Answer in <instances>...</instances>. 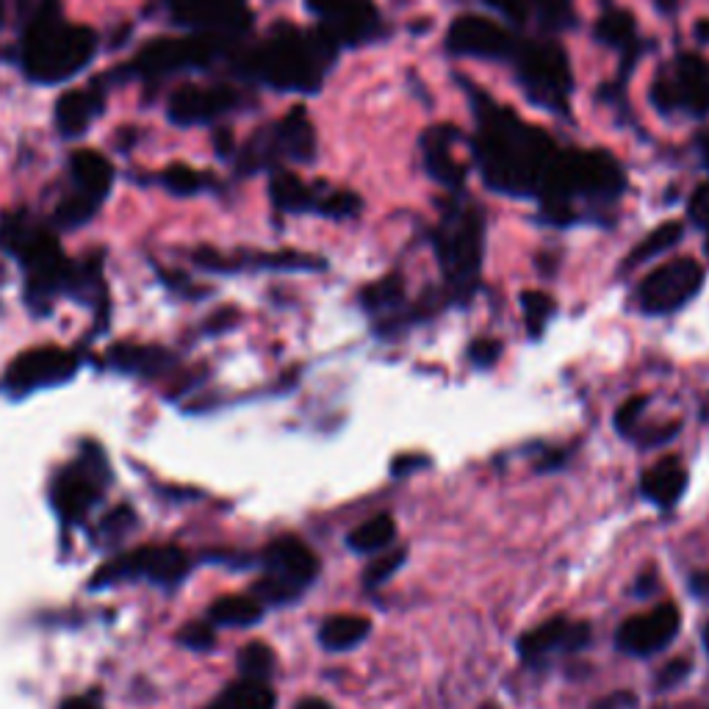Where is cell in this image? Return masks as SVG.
<instances>
[{"instance_id": "4dcf8cb0", "label": "cell", "mask_w": 709, "mask_h": 709, "mask_svg": "<svg viewBox=\"0 0 709 709\" xmlns=\"http://www.w3.org/2000/svg\"><path fill=\"white\" fill-rule=\"evenodd\" d=\"M596 37H599V42L612 44V48L629 44L635 39V17L624 9L605 11L599 26H596Z\"/></svg>"}, {"instance_id": "d6a6232c", "label": "cell", "mask_w": 709, "mask_h": 709, "mask_svg": "<svg viewBox=\"0 0 709 709\" xmlns=\"http://www.w3.org/2000/svg\"><path fill=\"white\" fill-rule=\"evenodd\" d=\"M524 320H527L529 336L538 338L546 331L549 320L555 316V300L544 292H524L521 294Z\"/></svg>"}, {"instance_id": "9f6ffc18", "label": "cell", "mask_w": 709, "mask_h": 709, "mask_svg": "<svg viewBox=\"0 0 709 709\" xmlns=\"http://www.w3.org/2000/svg\"><path fill=\"white\" fill-rule=\"evenodd\" d=\"M0 17H3V6H0Z\"/></svg>"}, {"instance_id": "9a60e30c", "label": "cell", "mask_w": 709, "mask_h": 709, "mask_svg": "<svg viewBox=\"0 0 709 709\" xmlns=\"http://www.w3.org/2000/svg\"><path fill=\"white\" fill-rule=\"evenodd\" d=\"M590 644V624H571L566 618H551L518 640V657L527 662L544 660L551 651H577Z\"/></svg>"}, {"instance_id": "7402d4cb", "label": "cell", "mask_w": 709, "mask_h": 709, "mask_svg": "<svg viewBox=\"0 0 709 709\" xmlns=\"http://www.w3.org/2000/svg\"><path fill=\"white\" fill-rule=\"evenodd\" d=\"M275 139V148L281 150L283 155L297 161H311L316 153V136H314V125H311L308 114L305 109H292L288 111L286 120L275 128L272 133Z\"/></svg>"}, {"instance_id": "277c9868", "label": "cell", "mask_w": 709, "mask_h": 709, "mask_svg": "<svg viewBox=\"0 0 709 709\" xmlns=\"http://www.w3.org/2000/svg\"><path fill=\"white\" fill-rule=\"evenodd\" d=\"M266 577L255 583L253 594L261 605H286L297 599L320 574V560L300 538H277L264 551Z\"/></svg>"}, {"instance_id": "816d5d0a", "label": "cell", "mask_w": 709, "mask_h": 709, "mask_svg": "<svg viewBox=\"0 0 709 709\" xmlns=\"http://www.w3.org/2000/svg\"><path fill=\"white\" fill-rule=\"evenodd\" d=\"M696 585H701V590H707V594H709V574H707V577H701Z\"/></svg>"}, {"instance_id": "f546056e", "label": "cell", "mask_w": 709, "mask_h": 709, "mask_svg": "<svg viewBox=\"0 0 709 709\" xmlns=\"http://www.w3.org/2000/svg\"><path fill=\"white\" fill-rule=\"evenodd\" d=\"M682 233H685L682 222H666V225H660L655 233H649V236H646L644 242L629 253L627 266H638L644 264V261H651L655 255L666 253V250H671L673 244L682 239Z\"/></svg>"}, {"instance_id": "3957f363", "label": "cell", "mask_w": 709, "mask_h": 709, "mask_svg": "<svg viewBox=\"0 0 709 709\" xmlns=\"http://www.w3.org/2000/svg\"><path fill=\"white\" fill-rule=\"evenodd\" d=\"M331 42L333 39L327 33L322 42H316V39L294 31V28H277L275 37L255 55V72L277 89H305V92H314V87L322 78L325 50Z\"/></svg>"}, {"instance_id": "bcb514c9", "label": "cell", "mask_w": 709, "mask_h": 709, "mask_svg": "<svg viewBox=\"0 0 709 709\" xmlns=\"http://www.w3.org/2000/svg\"><path fill=\"white\" fill-rule=\"evenodd\" d=\"M61 709H103L98 699H89V696H75V699H67Z\"/></svg>"}, {"instance_id": "6f0895ef", "label": "cell", "mask_w": 709, "mask_h": 709, "mask_svg": "<svg viewBox=\"0 0 709 709\" xmlns=\"http://www.w3.org/2000/svg\"><path fill=\"white\" fill-rule=\"evenodd\" d=\"M707 253H709V236H707Z\"/></svg>"}, {"instance_id": "83f0119b", "label": "cell", "mask_w": 709, "mask_h": 709, "mask_svg": "<svg viewBox=\"0 0 709 709\" xmlns=\"http://www.w3.org/2000/svg\"><path fill=\"white\" fill-rule=\"evenodd\" d=\"M222 709H275V693L266 682H253V679H242V682L231 685L225 693L216 699Z\"/></svg>"}, {"instance_id": "d590c367", "label": "cell", "mask_w": 709, "mask_h": 709, "mask_svg": "<svg viewBox=\"0 0 709 709\" xmlns=\"http://www.w3.org/2000/svg\"><path fill=\"white\" fill-rule=\"evenodd\" d=\"M161 183H164L166 192L175 194V197H192V194H197L200 189L205 186L203 175H200V172H194L192 166H186V164L166 166L164 175H161Z\"/></svg>"}, {"instance_id": "44dd1931", "label": "cell", "mask_w": 709, "mask_h": 709, "mask_svg": "<svg viewBox=\"0 0 709 709\" xmlns=\"http://www.w3.org/2000/svg\"><path fill=\"white\" fill-rule=\"evenodd\" d=\"M72 178H75V192L103 203L105 194L111 192L114 183V170L98 150H78L70 161Z\"/></svg>"}, {"instance_id": "ba28073f", "label": "cell", "mask_w": 709, "mask_h": 709, "mask_svg": "<svg viewBox=\"0 0 709 709\" xmlns=\"http://www.w3.org/2000/svg\"><path fill=\"white\" fill-rule=\"evenodd\" d=\"M216 50H220V42H216L214 33H203V37L192 39H155L148 48L139 50L131 70L144 78H161L183 70V67L209 64L216 55Z\"/></svg>"}, {"instance_id": "f5cc1de1", "label": "cell", "mask_w": 709, "mask_h": 709, "mask_svg": "<svg viewBox=\"0 0 709 709\" xmlns=\"http://www.w3.org/2000/svg\"><path fill=\"white\" fill-rule=\"evenodd\" d=\"M705 646H707V651H709V624L705 627Z\"/></svg>"}, {"instance_id": "52a82bcc", "label": "cell", "mask_w": 709, "mask_h": 709, "mask_svg": "<svg viewBox=\"0 0 709 709\" xmlns=\"http://www.w3.org/2000/svg\"><path fill=\"white\" fill-rule=\"evenodd\" d=\"M705 286V270L693 259H677L640 283L638 303L646 314H673Z\"/></svg>"}, {"instance_id": "8992f818", "label": "cell", "mask_w": 709, "mask_h": 709, "mask_svg": "<svg viewBox=\"0 0 709 709\" xmlns=\"http://www.w3.org/2000/svg\"><path fill=\"white\" fill-rule=\"evenodd\" d=\"M438 259L455 292H468L483 264V220L477 211L455 214L438 236Z\"/></svg>"}, {"instance_id": "603a6c76", "label": "cell", "mask_w": 709, "mask_h": 709, "mask_svg": "<svg viewBox=\"0 0 709 709\" xmlns=\"http://www.w3.org/2000/svg\"><path fill=\"white\" fill-rule=\"evenodd\" d=\"M175 357L161 347H139V344H120L109 350V366L117 372L139 374V377H153V374L172 368Z\"/></svg>"}, {"instance_id": "ee69618b", "label": "cell", "mask_w": 709, "mask_h": 709, "mask_svg": "<svg viewBox=\"0 0 709 709\" xmlns=\"http://www.w3.org/2000/svg\"><path fill=\"white\" fill-rule=\"evenodd\" d=\"M688 211H690V220H693L696 225L709 227V183L696 189V194H693V200H690Z\"/></svg>"}, {"instance_id": "4fadbf2b", "label": "cell", "mask_w": 709, "mask_h": 709, "mask_svg": "<svg viewBox=\"0 0 709 709\" xmlns=\"http://www.w3.org/2000/svg\"><path fill=\"white\" fill-rule=\"evenodd\" d=\"M98 460H103V457L94 452L92 460L87 457L81 466L67 468V472H61L59 477H55L50 496H53V507L59 510V516L64 518V521H81V518L92 510L94 499L100 496V485L105 483V474H109L105 466L94 468Z\"/></svg>"}, {"instance_id": "cb8c5ba5", "label": "cell", "mask_w": 709, "mask_h": 709, "mask_svg": "<svg viewBox=\"0 0 709 709\" xmlns=\"http://www.w3.org/2000/svg\"><path fill=\"white\" fill-rule=\"evenodd\" d=\"M372 624L363 616H333L322 624L320 640L327 651H350L368 638Z\"/></svg>"}, {"instance_id": "f6af8a7d", "label": "cell", "mask_w": 709, "mask_h": 709, "mask_svg": "<svg viewBox=\"0 0 709 709\" xmlns=\"http://www.w3.org/2000/svg\"><path fill=\"white\" fill-rule=\"evenodd\" d=\"M429 460L424 455H402L396 457L394 463H391V474H394L396 479L402 477H411L413 472H418V468H427Z\"/></svg>"}, {"instance_id": "74e56055", "label": "cell", "mask_w": 709, "mask_h": 709, "mask_svg": "<svg viewBox=\"0 0 709 709\" xmlns=\"http://www.w3.org/2000/svg\"><path fill=\"white\" fill-rule=\"evenodd\" d=\"M316 211L327 216H336V220H344V216H353L361 211V200L353 192H333L327 197L316 200Z\"/></svg>"}, {"instance_id": "d4e9b609", "label": "cell", "mask_w": 709, "mask_h": 709, "mask_svg": "<svg viewBox=\"0 0 709 709\" xmlns=\"http://www.w3.org/2000/svg\"><path fill=\"white\" fill-rule=\"evenodd\" d=\"M449 142H452L449 128H444V131H429V136H427V170L433 172V178H438L440 183H449V186H460L463 175H466V170H463V166L457 164L455 159H452Z\"/></svg>"}, {"instance_id": "f907efd6", "label": "cell", "mask_w": 709, "mask_h": 709, "mask_svg": "<svg viewBox=\"0 0 709 709\" xmlns=\"http://www.w3.org/2000/svg\"><path fill=\"white\" fill-rule=\"evenodd\" d=\"M657 3H660L662 9L668 11V9H673V6H677V0H657Z\"/></svg>"}, {"instance_id": "e575fe53", "label": "cell", "mask_w": 709, "mask_h": 709, "mask_svg": "<svg viewBox=\"0 0 709 709\" xmlns=\"http://www.w3.org/2000/svg\"><path fill=\"white\" fill-rule=\"evenodd\" d=\"M402 294H405V286H402L399 277L388 275V277H383V281L366 286V292L361 294V300H363V308L385 311V308H391V305L399 303Z\"/></svg>"}, {"instance_id": "f1b7e54d", "label": "cell", "mask_w": 709, "mask_h": 709, "mask_svg": "<svg viewBox=\"0 0 709 709\" xmlns=\"http://www.w3.org/2000/svg\"><path fill=\"white\" fill-rule=\"evenodd\" d=\"M394 538H396L394 518H391V516H374L372 521L361 524V527L350 533L347 544H350V549H353V551H361V555H366V551L385 549V546H388Z\"/></svg>"}, {"instance_id": "8fae6325", "label": "cell", "mask_w": 709, "mask_h": 709, "mask_svg": "<svg viewBox=\"0 0 709 709\" xmlns=\"http://www.w3.org/2000/svg\"><path fill=\"white\" fill-rule=\"evenodd\" d=\"M660 109H682L696 111V114H707L709 111V64L705 59L693 53L679 55L677 67H673L671 78H660L651 92Z\"/></svg>"}, {"instance_id": "7a4b0ae2", "label": "cell", "mask_w": 709, "mask_h": 709, "mask_svg": "<svg viewBox=\"0 0 709 709\" xmlns=\"http://www.w3.org/2000/svg\"><path fill=\"white\" fill-rule=\"evenodd\" d=\"M98 50V37L87 26L61 20L55 3H44L22 39V70L37 83H61L78 75Z\"/></svg>"}, {"instance_id": "11a10c76", "label": "cell", "mask_w": 709, "mask_h": 709, "mask_svg": "<svg viewBox=\"0 0 709 709\" xmlns=\"http://www.w3.org/2000/svg\"><path fill=\"white\" fill-rule=\"evenodd\" d=\"M209 709H222V707H220V705H216V701H214V705H211Z\"/></svg>"}, {"instance_id": "6da1fadb", "label": "cell", "mask_w": 709, "mask_h": 709, "mask_svg": "<svg viewBox=\"0 0 709 709\" xmlns=\"http://www.w3.org/2000/svg\"><path fill=\"white\" fill-rule=\"evenodd\" d=\"M479 159L490 186L502 192L527 194L544 183L546 170L555 161V148L540 131L521 125L505 111H494L485 120Z\"/></svg>"}, {"instance_id": "b9f144b4", "label": "cell", "mask_w": 709, "mask_h": 709, "mask_svg": "<svg viewBox=\"0 0 709 709\" xmlns=\"http://www.w3.org/2000/svg\"><path fill=\"white\" fill-rule=\"evenodd\" d=\"M502 355V344L494 342V338H479V342L472 344V350H468V357H472L474 366L479 368H490L496 361H499Z\"/></svg>"}, {"instance_id": "7c38bea8", "label": "cell", "mask_w": 709, "mask_h": 709, "mask_svg": "<svg viewBox=\"0 0 709 709\" xmlns=\"http://www.w3.org/2000/svg\"><path fill=\"white\" fill-rule=\"evenodd\" d=\"M679 629H682V612H679L677 605L666 601V605L655 607L646 616H635L624 621L621 629H618L616 644L627 655L649 657L671 646Z\"/></svg>"}, {"instance_id": "2e32d148", "label": "cell", "mask_w": 709, "mask_h": 709, "mask_svg": "<svg viewBox=\"0 0 709 709\" xmlns=\"http://www.w3.org/2000/svg\"><path fill=\"white\" fill-rule=\"evenodd\" d=\"M236 94L227 87H183L170 100V120L175 125H203L233 109Z\"/></svg>"}, {"instance_id": "ffe728a7", "label": "cell", "mask_w": 709, "mask_h": 709, "mask_svg": "<svg viewBox=\"0 0 709 709\" xmlns=\"http://www.w3.org/2000/svg\"><path fill=\"white\" fill-rule=\"evenodd\" d=\"M685 488H688V468L677 460V457H666L657 463L655 468L644 474L640 490L649 502L660 507H673L682 499Z\"/></svg>"}, {"instance_id": "8d00e7d4", "label": "cell", "mask_w": 709, "mask_h": 709, "mask_svg": "<svg viewBox=\"0 0 709 709\" xmlns=\"http://www.w3.org/2000/svg\"><path fill=\"white\" fill-rule=\"evenodd\" d=\"M405 557H407L405 549H396V551H388L385 557H379V560H374L372 566L366 568V574H363V585L372 590V588H379L383 583H388V577H394V574L402 568Z\"/></svg>"}, {"instance_id": "db71d44e", "label": "cell", "mask_w": 709, "mask_h": 709, "mask_svg": "<svg viewBox=\"0 0 709 709\" xmlns=\"http://www.w3.org/2000/svg\"><path fill=\"white\" fill-rule=\"evenodd\" d=\"M705 153H707V161H709V139L705 142Z\"/></svg>"}, {"instance_id": "836d02e7", "label": "cell", "mask_w": 709, "mask_h": 709, "mask_svg": "<svg viewBox=\"0 0 709 709\" xmlns=\"http://www.w3.org/2000/svg\"><path fill=\"white\" fill-rule=\"evenodd\" d=\"M98 200L87 197V194L81 192H72L70 197L61 200V205L55 209V222H59L61 227H81L83 222H89L98 214Z\"/></svg>"}, {"instance_id": "7bdbcfd3", "label": "cell", "mask_w": 709, "mask_h": 709, "mask_svg": "<svg viewBox=\"0 0 709 709\" xmlns=\"http://www.w3.org/2000/svg\"><path fill=\"white\" fill-rule=\"evenodd\" d=\"M688 673H690V660H671L666 668H662L660 677H657V688L660 690L677 688V685L685 682Z\"/></svg>"}, {"instance_id": "4316f807", "label": "cell", "mask_w": 709, "mask_h": 709, "mask_svg": "<svg viewBox=\"0 0 709 709\" xmlns=\"http://www.w3.org/2000/svg\"><path fill=\"white\" fill-rule=\"evenodd\" d=\"M270 194L272 203L281 211H292V214H300V211L316 209V194L314 189L305 186L297 175L292 172H275L270 183Z\"/></svg>"}, {"instance_id": "7dc6e473", "label": "cell", "mask_w": 709, "mask_h": 709, "mask_svg": "<svg viewBox=\"0 0 709 709\" xmlns=\"http://www.w3.org/2000/svg\"><path fill=\"white\" fill-rule=\"evenodd\" d=\"M635 588H638V594H640V596L655 594V590H657V574H655V571L644 574V577H640L638 583H635Z\"/></svg>"}, {"instance_id": "30bf717a", "label": "cell", "mask_w": 709, "mask_h": 709, "mask_svg": "<svg viewBox=\"0 0 709 709\" xmlns=\"http://www.w3.org/2000/svg\"><path fill=\"white\" fill-rule=\"evenodd\" d=\"M78 357L59 347H37L17 357L6 372V388L11 394H28L37 388L67 383L75 374Z\"/></svg>"}, {"instance_id": "5bb4252c", "label": "cell", "mask_w": 709, "mask_h": 709, "mask_svg": "<svg viewBox=\"0 0 709 709\" xmlns=\"http://www.w3.org/2000/svg\"><path fill=\"white\" fill-rule=\"evenodd\" d=\"M311 11L325 22V33L333 42H357L377 22L372 0H308Z\"/></svg>"}, {"instance_id": "60d3db41", "label": "cell", "mask_w": 709, "mask_h": 709, "mask_svg": "<svg viewBox=\"0 0 709 709\" xmlns=\"http://www.w3.org/2000/svg\"><path fill=\"white\" fill-rule=\"evenodd\" d=\"M649 405V396H632V399L624 402L616 413V427L621 429L624 435H635V427H638L640 416H644V407Z\"/></svg>"}, {"instance_id": "5b68a950", "label": "cell", "mask_w": 709, "mask_h": 709, "mask_svg": "<svg viewBox=\"0 0 709 709\" xmlns=\"http://www.w3.org/2000/svg\"><path fill=\"white\" fill-rule=\"evenodd\" d=\"M186 551L178 546H144V549L128 551L105 563L92 577V588H111V585L128 583V579H150L155 585H178L189 574Z\"/></svg>"}, {"instance_id": "1f68e13d", "label": "cell", "mask_w": 709, "mask_h": 709, "mask_svg": "<svg viewBox=\"0 0 709 709\" xmlns=\"http://www.w3.org/2000/svg\"><path fill=\"white\" fill-rule=\"evenodd\" d=\"M239 671L244 679H253V682H266L275 671V655L266 644H250L244 646L242 655H239Z\"/></svg>"}, {"instance_id": "e0dca14e", "label": "cell", "mask_w": 709, "mask_h": 709, "mask_svg": "<svg viewBox=\"0 0 709 709\" xmlns=\"http://www.w3.org/2000/svg\"><path fill=\"white\" fill-rule=\"evenodd\" d=\"M449 48L463 55L499 59L513 50L510 33L485 17H460L449 31Z\"/></svg>"}, {"instance_id": "681fc988", "label": "cell", "mask_w": 709, "mask_h": 709, "mask_svg": "<svg viewBox=\"0 0 709 709\" xmlns=\"http://www.w3.org/2000/svg\"><path fill=\"white\" fill-rule=\"evenodd\" d=\"M696 39H699V42H709V20H701V22H696Z\"/></svg>"}, {"instance_id": "f35d334b", "label": "cell", "mask_w": 709, "mask_h": 709, "mask_svg": "<svg viewBox=\"0 0 709 709\" xmlns=\"http://www.w3.org/2000/svg\"><path fill=\"white\" fill-rule=\"evenodd\" d=\"M178 640H181V646H186V649L205 655V651L214 649L216 635L209 624H186V627L181 629V635H178Z\"/></svg>"}, {"instance_id": "ac0fdd59", "label": "cell", "mask_w": 709, "mask_h": 709, "mask_svg": "<svg viewBox=\"0 0 709 709\" xmlns=\"http://www.w3.org/2000/svg\"><path fill=\"white\" fill-rule=\"evenodd\" d=\"M175 20L186 26H203L209 31H242L247 26L244 0H170Z\"/></svg>"}, {"instance_id": "d6986e66", "label": "cell", "mask_w": 709, "mask_h": 709, "mask_svg": "<svg viewBox=\"0 0 709 709\" xmlns=\"http://www.w3.org/2000/svg\"><path fill=\"white\" fill-rule=\"evenodd\" d=\"M103 114V92L100 89H72L55 103V125L64 136H81L98 117Z\"/></svg>"}, {"instance_id": "484cf974", "label": "cell", "mask_w": 709, "mask_h": 709, "mask_svg": "<svg viewBox=\"0 0 709 709\" xmlns=\"http://www.w3.org/2000/svg\"><path fill=\"white\" fill-rule=\"evenodd\" d=\"M209 616L220 627H253L264 618V605L255 596H225L211 605Z\"/></svg>"}, {"instance_id": "9c48e42d", "label": "cell", "mask_w": 709, "mask_h": 709, "mask_svg": "<svg viewBox=\"0 0 709 709\" xmlns=\"http://www.w3.org/2000/svg\"><path fill=\"white\" fill-rule=\"evenodd\" d=\"M521 81L533 100L560 109L571 89L568 59L557 44H533L521 53Z\"/></svg>"}, {"instance_id": "c3c4849f", "label": "cell", "mask_w": 709, "mask_h": 709, "mask_svg": "<svg viewBox=\"0 0 709 709\" xmlns=\"http://www.w3.org/2000/svg\"><path fill=\"white\" fill-rule=\"evenodd\" d=\"M294 709H333V707L322 699H303Z\"/></svg>"}, {"instance_id": "ab89813d", "label": "cell", "mask_w": 709, "mask_h": 709, "mask_svg": "<svg viewBox=\"0 0 709 709\" xmlns=\"http://www.w3.org/2000/svg\"><path fill=\"white\" fill-rule=\"evenodd\" d=\"M540 9V17L549 28L571 26L574 20V3L571 0H535Z\"/></svg>"}]
</instances>
